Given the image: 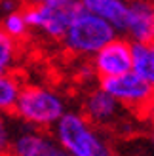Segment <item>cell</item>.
<instances>
[{"label": "cell", "mask_w": 154, "mask_h": 156, "mask_svg": "<svg viewBox=\"0 0 154 156\" xmlns=\"http://www.w3.org/2000/svg\"><path fill=\"white\" fill-rule=\"evenodd\" d=\"M78 10V0H46L36 6H25L23 13L27 17L30 36L59 44Z\"/></svg>", "instance_id": "obj_4"}, {"label": "cell", "mask_w": 154, "mask_h": 156, "mask_svg": "<svg viewBox=\"0 0 154 156\" xmlns=\"http://www.w3.org/2000/svg\"><path fill=\"white\" fill-rule=\"evenodd\" d=\"M23 84H25V80L17 71L0 73V114L8 116L13 112Z\"/></svg>", "instance_id": "obj_11"}, {"label": "cell", "mask_w": 154, "mask_h": 156, "mask_svg": "<svg viewBox=\"0 0 154 156\" xmlns=\"http://www.w3.org/2000/svg\"><path fill=\"white\" fill-rule=\"evenodd\" d=\"M80 112L93 126L107 129V128H114L124 122V116L128 111L122 108L118 101H114L101 86H95V88H91L84 93Z\"/></svg>", "instance_id": "obj_8"}, {"label": "cell", "mask_w": 154, "mask_h": 156, "mask_svg": "<svg viewBox=\"0 0 154 156\" xmlns=\"http://www.w3.org/2000/svg\"><path fill=\"white\" fill-rule=\"evenodd\" d=\"M23 59V44L12 40L0 29V73L17 71Z\"/></svg>", "instance_id": "obj_13"}, {"label": "cell", "mask_w": 154, "mask_h": 156, "mask_svg": "<svg viewBox=\"0 0 154 156\" xmlns=\"http://www.w3.org/2000/svg\"><path fill=\"white\" fill-rule=\"evenodd\" d=\"M116 36L118 30L112 25L80 8L59 46L68 57L76 61H89L103 46H107Z\"/></svg>", "instance_id": "obj_3"}, {"label": "cell", "mask_w": 154, "mask_h": 156, "mask_svg": "<svg viewBox=\"0 0 154 156\" xmlns=\"http://www.w3.org/2000/svg\"><path fill=\"white\" fill-rule=\"evenodd\" d=\"M131 71L154 90V44H131Z\"/></svg>", "instance_id": "obj_12"}, {"label": "cell", "mask_w": 154, "mask_h": 156, "mask_svg": "<svg viewBox=\"0 0 154 156\" xmlns=\"http://www.w3.org/2000/svg\"><path fill=\"white\" fill-rule=\"evenodd\" d=\"M0 29L12 40L19 42V44H25L30 38V29H29V23H27V17L23 13V10L8 13V15H0Z\"/></svg>", "instance_id": "obj_14"}, {"label": "cell", "mask_w": 154, "mask_h": 156, "mask_svg": "<svg viewBox=\"0 0 154 156\" xmlns=\"http://www.w3.org/2000/svg\"><path fill=\"white\" fill-rule=\"evenodd\" d=\"M78 4L82 10L93 13L99 19L112 25L120 34L128 12V0H78Z\"/></svg>", "instance_id": "obj_10"}, {"label": "cell", "mask_w": 154, "mask_h": 156, "mask_svg": "<svg viewBox=\"0 0 154 156\" xmlns=\"http://www.w3.org/2000/svg\"><path fill=\"white\" fill-rule=\"evenodd\" d=\"M8 156H68L57 143L51 131L29 128L23 124L13 126V139Z\"/></svg>", "instance_id": "obj_7"}, {"label": "cell", "mask_w": 154, "mask_h": 156, "mask_svg": "<svg viewBox=\"0 0 154 156\" xmlns=\"http://www.w3.org/2000/svg\"><path fill=\"white\" fill-rule=\"evenodd\" d=\"M120 34L131 44H154V0H128Z\"/></svg>", "instance_id": "obj_9"}, {"label": "cell", "mask_w": 154, "mask_h": 156, "mask_svg": "<svg viewBox=\"0 0 154 156\" xmlns=\"http://www.w3.org/2000/svg\"><path fill=\"white\" fill-rule=\"evenodd\" d=\"M143 118L147 120V122H150L152 128H154V95H152L150 103H149V107H147V111H145V114H143Z\"/></svg>", "instance_id": "obj_17"}, {"label": "cell", "mask_w": 154, "mask_h": 156, "mask_svg": "<svg viewBox=\"0 0 154 156\" xmlns=\"http://www.w3.org/2000/svg\"><path fill=\"white\" fill-rule=\"evenodd\" d=\"M0 116H4V114H0Z\"/></svg>", "instance_id": "obj_19"}, {"label": "cell", "mask_w": 154, "mask_h": 156, "mask_svg": "<svg viewBox=\"0 0 154 156\" xmlns=\"http://www.w3.org/2000/svg\"><path fill=\"white\" fill-rule=\"evenodd\" d=\"M13 139V124L8 116H0V156H8Z\"/></svg>", "instance_id": "obj_15"}, {"label": "cell", "mask_w": 154, "mask_h": 156, "mask_svg": "<svg viewBox=\"0 0 154 156\" xmlns=\"http://www.w3.org/2000/svg\"><path fill=\"white\" fill-rule=\"evenodd\" d=\"M23 8H25V2H23V0H0V15L21 12Z\"/></svg>", "instance_id": "obj_16"}, {"label": "cell", "mask_w": 154, "mask_h": 156, "mask_svg": "<svg viewBox=\"0 0 154 156\" xmlns=\"http://www.w3.org/2000/svg\"><path fill=\"white\" fill-rule=\"evenodd\" d=\"M68 111L63 91L42 82H25L12 116L19 124L51 131L61 116Z\"/></svg>", "instance_id": "obj_1"}, {"label": "cell", "mask_w": 154, "mask_h": 156, "mask_svg": "<svg viewBox=\"0 0 154 156\" xmlns=\"http://www.w3.org/2000/svg\"><path fill=\"white\" fill-rule=\"evenodd\" d=\"M99 86L114 101H118L122 108H126L128 112H133V114H141V116L145 114L154 95V90L133 71L114 76V78H107V80H99Z\"/></svg>", "instance_id": "obj_5"}, {"label": "cell", "mask_w": 154, "mask_h": 156, "mask_svg": "<svg viewBox=\"0 0 154 156\" xmlns=\"http://www.w3.org/2000/svg\"><path fill=\"white\" fill-rule=\"evenodd\" d=\"M68 156H116L105 129L93 126L80 111H68L51 129Z\"/></svg>", "instance_id": "obj_2"}, {"label": "cell", "mask_w": 154, "mask_h": 156, "mask_svg": "<svg viewBox=\"0 0 154 156\" xmlns=\"http://www.w3.org/2000/svg\"><path fill=\"white\" fill-rule=\"evenodd\" d=\"M149 143H150V149H152V152H154V131H152V135H150V139H149Z\"/></svg>", "instance_id": "obj_18"}, {"label": "cell", "mask_w": 154, "mask_h": 156, "mask_svg": "<svg viewBox=\"0 0 154 156\" xmlns=\"http://www.w3.org/2000/svg\"><path fill=\"white\" fill-rule=\"evenodd\" d=\"M89 69L97 80H107L131 71V42L118 34L103 46L89 61Z\"/></svg>", "instance_id": "obj_6"}]
</instances>
